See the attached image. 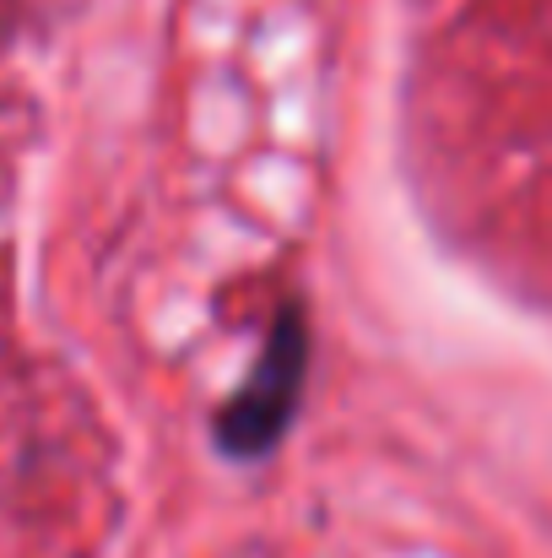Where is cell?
I'll return each instance as SVG.
<instances>
[{
    "mask_svg": "<svg viewBox=\"0 0 552 558\" xmlns=\"http://www.w3.org/2000/svg\"><path fill=\"white\" fill-rule=\"evenodd\" d=\"M298 379H304V320L298 310H287L255 364V379L233 396V407L217 417V439L233 456H260L271 450V439L287 428L293 407H298Z\"/></svg>",
    "mask_w": 552,
    "mask_h": 558,
    "instance_id": "cell-1",
    "label": "cell"
}]
</instances>
